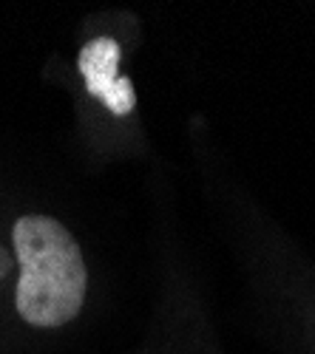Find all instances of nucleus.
Masks as SVG:
<instances>
[{
  "instance_id": "obj_1",
  "label": "nucleus",
  "mask_w": 315,
  "mask_h": 354,
  "mask_svg": "<svg viewBox=\"0 0 315 354\" xmlns=\"http://www.w3.org/2000/svg\"><path fill=\"white\" fill-rule=\"evenodd\" d=\"M15 250L23 267L17 281V312L23 320L40 329L74 320L89 286L74 235L48 216H23L15 224Z\"/></svg>"
},
{
  "instance_id": "obj_2",
  "label": "nucleus",
  "mask_w": 315,
  "mask_h": 354,
  "mask_svg": "<svg viewBox=\"0 0 315 354\" xmlns=\"http://www.w3.org/2000/svg\"><path fill=\"white\" fill-rule=\"evenodd\" d=\"M80 74L85 80L89 94H94L111 113L128 116L134 111V88L125 77H120V43L114 37H94L80 51Z\"/></svg>"
}]
</instances>
